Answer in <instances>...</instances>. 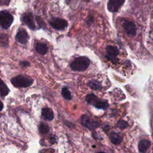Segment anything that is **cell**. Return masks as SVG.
I'll return each mask as SVG.
<instances>
[{"label":"cell","instance_id":"7402d4cb","mask_svg":"<svg viewBox=\"0 0 153 153\" xmlns=\"http://www.w3.org/2000/svg\"><path fill=\"white\" fill-rule=\"evenodd\" d=\"M36 22H37L39 27H45V23L44 22V21L42 20V19L41 17L36 16Z\"/></svg>","mask_w":153,"mask_h":153},{"label":"cell","instance_id":"52a82bcc","mask_svg":"<svg viewBox=\"0 0 153 153\" xmlns=\"http://www.w3.org/2000/svg\"><path fill=\"white\" fill-rule=\"evenodd\" d=\"M22 22L26 25L30 29H35V25L33 20V16L31 13H26L22 16Z\"/></svg>","mask_w":153,"mask_h":153},{"label":"cell","instance_id":"6da1fadb","mask_svg":"<svg viewBox=\"0 0 153 153\" xmlns=\"http://www.w3.org/2000/svg\"><path fill=\"white\" fill-rule=\"evenodd\" d=\"M90 63V59L85 56L76 58L70 65L72 70L75 71H84L87 69Z\"/></svg>","mask_w":153,"mask_h":153},{"label":"cell","instance_id":"8992f818","mask_svg":"<svg viewBox=\"0 0 153 153\" xmlns=\"http://www.w3.org/2000/svg\"><path fill=\"white\" fill-rule=\"evenodd\" d=\"M106 51L107 58L113 63L116 62L117 60V56L119 54L118 49L114 46L108 45L106 48Z\"/></svg>","mask_w":153,"mask_h":153},{"label":"cell","instance_id":"4316f807","mask_svg":"<svg viewBox=\"0 0 153 153\" xmlns=\"http://www.w3.org/2000/svg\"><path fill=\"white\" fill-rule=\"evenodd\" d=\"M97 153H105L104 152H97Z\"/></svg>","mask_w":153,"mask_h":153},{"label":"cell","instance_id":"9a60e30c","mask_svg":"<svg viewBox=\"0 0 153 153\" xmlns=\"http://www.w3.org/2000/svg\"><path fill=\"white\" fill-rule=\"evenodd\" d=\"M9 88L5 83L0 78V96L4 97L9 93Z\"/></svg>","mask_w":153,"mask_h":153},{"label":"cell","instance_id":"3957f363","mask_svg":"<svg viewBox=\"0 0 153 153\" xmlns=\"http://www.w3.org/2000/svg\"><path fill=\"white\" fill-rule=\"evenodd\" d=\"M13 85L16 87H27L30 86L33 83V80L30 78H26L22 75H19L11 79Z\"/></svg>","mask_w":153,"mask_h":153},{"label":"cell","instance_id":"5b68a950","mask_svg":"<svg viewBox=\"0 0 153 153\" xmlns=\"http://www.w3.org/2000/svg\"><path fill=\"white\" fill-rule=\"evenodd\" d=\"M50 25L56 30L64 29L68 26L67 22L60 18H52L49 21Z\"/></svg>","mask_w":153,"mask_h":153},{"label":"cell","instance_id":"2e32d148","mask_svg":"<svg viewBox=\"0 0 153 153\" xmlns=\"http://www.w3.org/2000/svg\"><path fill=\"white\" fill-rule=\"evenodd\" d=\"M88 86L91 88L93 90H97L101 88L102 85H101V83L100 82H99L97 80H90L88 84H87Z\"/></svg>","mask_w":153,"mask_h":153},{"label":"cell","instance_id":"83f0119b","mask_svg":"<svg viewBox=\"0 0 153 153\" xmlns=\"http://www.w3.org/2000/svg\"><path fill=\"white\" fill-rule=\"evenodd\" d=\"M85 1H87V2H88L90 0H85Z\"/></svg>","mask_w":153,"mask_h":153},{"label":"cell","instance_id":"603a6c76","mask_svg":"<svg viewBox=\"0 0 153 153\" xmlns=\"http://www.w3.org/2000/svg\"><path fill=\"white\" fill-rule=\"evenodd\" d=\"M10 0H0V4L1 5H8Z\"/></svg>","mask_w":153,"mask_h":153},{"label":"cell","instance_id":"d6986e66","mask_svg":"<svg viewBox=\"0 0 153 153\" xmlns=\"http://www.w3.org/2000/svg\"><path fill=\"white\" fill-rule=\"evenodd\" d=\"M117 127H119V128H121V129L126 128H127V127H128V123H127L126 121H124V120H122L118 121V123H117Z\"/></svg>","mask_w":153,"mask_h":153},{"label":"cell","instance_id":"7a4b0ae2","mask_svg":"<svg viewBox=\"0 0 153 153\" xmlns=\"http://www.w3.org/2000/svg\"><path fill=\"white\" fill-rule=\"evenodd\" d=\"M85 100L89 104L92 105L99 109H106L109 106L108 102L100 99L97 96L93 94H88L85 97Z\"/></svg>","mask_w":153,"mask_h":153},{"label":"cell","instance_id":"5bb4252c","mask_svg":"<svg viewBox=\"0 0 153 153\" xmlns=\"http://www.w3.org/2000/svg\"><path fill=\"white\" fill-rule=\"evenodd\" d=\"M109 139H110L111 142L114 145L120 144L123 140V137L121 136H120L119 134H118L117 133H114V132H112L110 134Z\"/></svg>","mask_w":153,"mask_h":153},{"label":"cell","instance_id":"484cf974","mask_svg":"<svg viewBox=\"0 0 153 153\" xmlns=\"http://www.w3.org/2000/svg\"><path fill=\"white\" fill-rule=\"evenodd\" d=\"M3 103H2V102L1 101H0V111L2 109V108H3Z\"/></svg>","mask_w":153,"mask_h":153},{"label":"cell","instance_id":"30bf717a","mask_svg":"<svg viewBox=\"0 0 153 153\" xmlns=\"http://www.w3.org/2000/svg\"><path fill=\"white\" fill-rule=\"evenodd\" d=\"M123 26L128 35L130 36H134L136 35V27L132 22L125 20L123 23Z\"/></svg>","mask_w":153,"mask_h":153},{"label":"cell","instance_id":"44dd1931","mask_svg":"<svg viewBox=\"0 0 153 153\" xmlns=\"http://www.w3.org/2000/svg\"><path fill=\"white\" fill-rule=\"evenodd\" d=\"M99 126V123L98 122L90 121V122L88 123V124L86 127L90 129H93Z\"/></svg>","mask_w":153,"mask_h":153},{"label":"cell","instance_id":"8fae6325","mask_svg":"<svg viewBox=\"0 0 153 153\" xmlns=\"http://www.w3.org/2000/svg\"><path fill=\"white\" fill-rule=\"evenodd\" d=\"M41 116L45 120L51 121L54 118L53 111L49 108H44L42 109Z\"/></svg>","mask_w":153,"mask_h":153},{"label":"cell","instance_id":"4fadbf2b","mask_svg":"<svg viewBox=\"0 0 153 153\" xmlns=\"http://www.w3.org/2000/svg\"><path fill=\"white\" fill-rule=\"evenodd\" d=\"M36 52L41 55H45L48 51V47L46 44L41 42H37L35 45Z\"/></svg>","mask_w":153,"mask_h":153},{"label":"cell","instance_id":"9c48e42d","mask_svg":"<svg viewBox=\"0 0 153 153\" xmlns=\"http://www.w3.org/2000/svg\"><path fill=\"white\" fill-rule=\"evenodd\" d=\"M28 35L25 29L20 28L16 35V39L17 42L22 44H26L28 41Z\"/></svg>","mask_w":153,"mask_h":153},{"label":"cell","instance_id":"7c38bea8","mask_svg":"<svg viewBox=\"0 0 153 153\" xmlns=\"http://www.w3.org/2000/svg\"><path fill=\"white\" fill-rule=\"evenodd\" d=\"M151 145V142L148 140H141L138 143V149L141 153H145Z\"/></svg>","mask_w":153,"mask_h":153},{"label":"cell","instance_id":"277c9868","mask_svg":"<svg viewBox=\"0 0 153 153\" xmlns=\"http://www.w3.org/2000/svg\"><path fill=\"white\" fill-rule=\"evenodd\" d=\"M13 22V16L7 11H0V26L5 29H8Z\"/></svg>","mask_w":153,"mask_h":153},{"label":"cell","instance_id":"ba28073f","mask_svg":"<svg viewBox=\"0 0 153 153\" xmlns=\"http://www.w3.org/2000/svg\"><path fill=\"white\" fill-rule=\"evenodd\" d=\"M125 0H109L108 2V10L110 12H116L124 4Z\"/></svg>","mask_w":153,"mask_h":153},{"label":"cell","instance_id":"d4e9b609","mask_svg":"<svg viewBox=\"0 0 153 153\" xmlns=\"http://www.w3.org/2000/svg\"><path fill=\"white\" fill-rule=\"evenodd\" d=\"M92 21H93V18H92L91 17H89V18L87 19V23H88V25L90 24Z\"/></svg>","mask_w":153,"mask_h":153},{"label":"cell","instance_id":"ac0fdd59","mask_svg":"<svg viewBox=\"0 0 153 153\" xmlns=\"http://www.w3.org/2000/svg\"><path fill=\"white\" fill-rule=\"evenodd\" d=\"M62 94L63 97L67 100L71 99V94L70 91L66 87H63L62 89Z\"/></svg>","mask_w":153,"mask_h":153},{"label":"cell","instance_id":"e0dca14e","mask_svg":"<svg viewBox=\"0 0 153 153\" xmlns=\"http://www.w3.org/2000/svg\"><path fill=\"white\" fill-rule=\"evenodd\" d=\"M39 131L41 134H46L49 131V127L47 124L42 123L39 126Z\"/></svg>","mask_w":153,"mask_h":153},{"label":"cell","instance_id":"ffe728a7","mask_svg":"<svg viewBox=\"0 0 153 153\" xmlns=\"http://www.w3.org/2000/svg\"><path fill=\"white\" fill-rule=\"evenodd\" d=\"M90 118L87 115H82L81 117V123L84 126L86 127L88 124V123L90 122Z\"/></svg>","mask_w":153,"mask_h":153},{"label":"cell","instance_id":"cb8c5ba5","mask_svg":"<svg viewBox=\"0 0 153 153\" xmlns=\"http://www.w3.org/2000/svg\"><path fill=\"white\" fill-rule=\"evenodd\" d=\"M20 65L22 67H26L29 66V63L27 61H22L20 63Z\"/></svg>","mask_w":153,"mask_h":153}]
</instances>
